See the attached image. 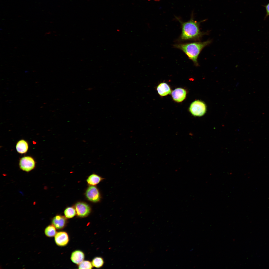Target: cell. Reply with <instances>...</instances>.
<instances>
[{
	"mask_svg": "<svg viewBox=\"0 0 269 269\" xmlns=\"http://www.w3.org/2000/svg\"><path fill=\"white\" fill-rule=\"evenodd\" d=\"M84 254L83 252L77 250L72 252L70 259L73 263L78 265L84 260Z\"/></svg>",
	"mask_w": 269,
	"mask_h": 269,
	"instance_id": "obj_10",
	"label": "cell"
},
{
	"mask_svg": "<svg viewBox=\"0 0 269 269\" xmlns=\"http://www.w3.org/2000/svg\"><path fill=\"white\" fill-rule=\"evenodd\" d=\"M266 12L267 16L269 15V3L266 5Z\"/></svg>",
	"mask_w": 269,
	"mask_h": 269,
	"instance_id": "obj_18",
	"label": "cell"
},
{
	"mask_svg": "<svg viewBox=\"0 0 269 269\" xmlns=\"http://www.w3.org/2000/svg\"><path fill=\"white\" fill-rule=\"evenodd\" d=\"M85 195L88 200L94 203L99 202L101 198L99 189L94 186H90L87 188Z\"/></svg>",
	"mask_w": 269,
	"mask_h": 269,
	"instance_id": "obj_5",
	"label": "cell"
},
{
	"mask_svg": "<svg viewBox=\"0 0 269 269\" xmlns=\"http://www.w3.org/2000/svg\"><path fill=\"white\" fill-rule=\"evenodd\" d=\"M190 112L194 116L200 117L204 115L206 111V106L203 102L199 100L192 102L189 108Z\"/></svg>",
	"mask_w": 269,
	"mask_h": 269,
	"instance_id": "obj_3",
	"label": "cell"
},
{
	"mask_svg": "<svg viewBox=\"0 0 269 269\" xmlns=\"http://www.w3.org/2000/svg\"><path fill=\"white\" fill-rule=\"evenodd\" d=\"M157 90L159 94L162 96H166L171 92L169 86L165 83L160 84L157 87Z\"/></svg>",
	"mask_w": 269,
	"mask_h": 269,
	"instance_id": "obj_11",
	"label": "cell"
},
{
	"mask_svg": "<svg viewBox=\"0 0 269 269\" xmlns=\"http://www.w3.org/2000/svg\"><path fill=\"white\" fill-rule=\"evenodd\" d=\"M67 218L60 215H57L54 217L51 220L52 224L58 230L64 228L67 223Z\"/></svg>",
	"mask_w": 269,
	"mask_h": 269,
	"instance_id": "obj_8",
	"label": "cell"
},
{
	"mask_svg": "<svg viewBox=\"0 0 269 269\" xmlns=\"http://www.w3.org/2000/svg\"><path fill=\"white\" fill-rule=\"evenodd\" d=\"M55 237V241L57 245L60 246H64L67 245L69 241L68 234L64 231L57 232Z\"/></svg>",
	"mask_w": 269,
	"mask_h": 269,
	"instance_id": "obj_7",
	"label": "cell"
},
{
	"mask_svg": "<svg viewBox=\"0 0 269 269\" xmlns=\"http://www.w3.org/2000/svg\"><path fill=\"white\" fill-rule=\"evenodd\" d=\"M76 214L80 217H85L88 216L91 212V208L87 203L82 202H78L74 205Z\"/></svg>",
	"mask_w": 269,
	"mask_h": 269,
	"instance_id": "obj_6",
	"label": "cell"
},
{
	"mask_svg": "<svg viewBox=\"0 0 269 269\" xmlns=\"http://www.w3.org/2000/svg\"><path fill=\"white\" fill-rule=\"evenodd\" d=\"M56 228L52 224L48 226L45 229L44 233L45 235L48 237H51L55 236L57 233Z\"/></svg>",
	"mask_w": 269,
	"mask_h": 269,
	"instance_id": "obj_14",
	"label": "cell"
},
{
	"mask_svg": "<svg viewBox=\"0 0 269 269\" xmlns=\"http://www.w3.org/2000/svg\"><path fill=\"white\" fill-rule=\"evenodd\" d=\"M103 179V178L99 175L93 174L88 177L86 181L90 186H95L99 184Z\"/></svg>",
	"mask_w": 269,
	"mask_h": 269,
	"instance_id": "obj_13",
	"label": "cell"
},
{
	"mask_svg": "<svg viewBox=\"0 0 269 269\" xmlns=\"http://www.w3.org/2000/svg\"><path fill=\"white\" fill-rule=\"evenodd\" d=\"M35 165L34 159L30 156L23 157L19 160V166L20 169L26 172H28L33 169Z\"/></svg>",
	"mask_w": 269,
	"mask_h": 269,
	"instance_id": "obj_4",
	"label": "cell"
},
{
	"mask_svg": "<svg viewBox=\"0 0 269 269\" xmlns=\"http://www.w3.org/2000/svg\"><path fill=\"white\" fill-rule=\"evenodd\" d=\"M91 263L88 261H83L78 265L79 269H92L93 267Z\"/></svg>",
	"mask_w": 269,
	"mask_h": 269,
	"instance_id": "obj_17",
	"label": "cell"
},
{
	"mask_svg": "<svg viewBox=\"0 0 269 269\" xmlns=\"http://www.w3.org/2000/svg\"><path fill=\"white\" fill-rule=\"evenodd\" d=\"M64 213L65 216L68 218H72L76 214L75 208L72 207H67L64 210Z\"/></svg>",
	"mask_w": 269,
	"mask_h": 269,
	"instance_id": "obj_15",
	"label": "cell"
},
{
	"mask_svg": "<svg viewBox=\"0 0 269 269\" xmlns=\"http://www.w3.org/2000/svg\"><path fill=\"white\" fill-rule=\"evenodd\" d=\"M92 264L93 267L96 268H100L102 267L104 263L103 259L101 257H96L92 260Z\"/></svg>",
	"mask_w": 269,
	"mask_h": 269,
	"instance_id": "obj_16",
	"label": "cell"
},
{
	"mask_svg": "<svg viewBox=\"0 0 269 269\" xmlns=\"http://www.w3.org/2000/svg\"><path fill=\"white\" fill-rule=\"evenodd\" d=\"M177 19L180 23L181 26L182 33L180 38L182 40H198L201 38L203 33L200 30V25L201 22H197L194 20L192 14L190 20L187 22H183L178 18L176 17Z\"/></svg>",
	"mask_w": 269,
	"mask_h": 269,
	"instance_id": "obj_1",
	"label": "cell"
},
{
	"mask_svg": "<svg viewBox=\"0 0 269 269\" xmlns=\"http://www.w3.org/2000/svg\"><path fill=\"white\" fill-rule=\"evenodd\" d=\"M187 92L184 89L179 88L173 90L171 95L173 99L175 101L180 102L183 101L185 98Z\"/></svg>",
	"mask_w": 269,
	"mask_h": 269,
	"instance_id": "obj_9",
	"label": "cell"
},
{
	"mask_svg": "<svg viewBox=\"0 0 269 269\" xmlns=\"http://www.w3.org/2000/svg\"><path fill=\"white\" fill-rule=\"evenodd\" d=\"M210 40L176 44L174 47L182 51L196 66L198 65V58L202 50L210 43Z\"/></svg>",
	"mask_w": 269,
	"mask_h": 269,
	"instance_id": "obj_2",
	"label": "cell"
},
{
	"mask_svg": "<svg viewBox=\"0 0 269 269\" xmlns=\"http://www.w3.org/2000/svg\"><path fill=\"white\" fill-rule=\"evenodd\" d=\"M28 148V143L24 140H20L16 144V150L19 153L23 154L26 153L27 151Z\"/></svg>",
	"mask_w": 269,
	"mask_h": 269,
	"instance_id": "obj_12",
	"label": "cell"
}]
</instances>
